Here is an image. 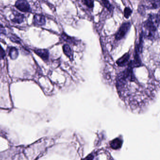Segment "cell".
I'll use <instances>...</instances> for the list:
<instances>
[{"label": "cell", "mask_w": 160, "mask_h": 160, "mask_svg": "<svg viewBox=\"0 0 160 160\" xmlns=\"http://www.w3.org/2000/svg\"><path fill=\"white\" fill-rule=\"evenodd\" d=\"M160 24L159 13H151L148 15V19L143 23L142 33L144 38L153 40Z\"/></svg>", "instance_id": "1"}, {"label": "cell", "mask_w": 160, "mask_h": 160, "mask_svg": "<svg viewBox=\"0 0 160 160\" xmlns=\"http://www.w3.org/2000/svg\"><path fill=\"white\" fill-rule=\"evenodd\" d=\"M131 27L130 22H125L121 25L118 32L115 35V39L117 40H120L124 38L127 34Z\"/></svg>", "instance_id": "2"}, {"label": "cell", "mask_w": 160, "mask_h": 160, "mask_svg": "<svg viewBox=\"0 0 160 160\" xmlns=\"http://www.w3.org/2000/svg\"><path fill=\"white\" fill-rule=\"evenodd\" d=\"M15 7L19 10L24 12H30L31 7L26 0H17L15 2Z\"/></svg>", "instance_id": "3"}, {"label": "cell", "mask_w": 160, "mask_h": 160, "mask_svg": "<svg viewBox=\"0 0 160 160\" xmlns=\"http://www.w3.org/2000/svg\"><path fill=\"white\" fill-rule=\"evenodd\" d=\"M147 4L142 5L145 9H157L160 7V0H146Z\"/></svg>", "instance_id": "4"}, {"label": "cell", "mask_w": 160, "mask_h": 160, "mask_svg": "<svg viewBox=\"0 0 160 160\" xmlns=\"http://www.w3.org/2000/svg\"><path fill=\"white\" fill-rule=\"evenodd\" d=\"M45 17L40 14H35L33 18V23L36 26H41L45 25Z\"/></svg>", "instance_id": "5"}, {"label": "cell", "mask_w": 160, "mask_h": 160, "mask_svg": "<svg viewBox=\"0 0 160 160\" xmlns=\"http://www.w3.org/2000/svg\"><path fill=\"white\" fill-rule=\"evenodd\" d=\"M34 53L40 57L44 61H47L49 59V53L46 49H34Z\"/></svg>", "instance_id": "6"}, {"label": "cell", "mask_w": 160, "mask_h": 160, "mask_svg": "<svg viewBox=\"0 0 160 160\" xmlns=\"http://www.w3.org/2000/svg\"><path fill=\"white\" fill-rule=\"evenodd\" d=\"M63 52L69 60L73 62L74 61L73 51L68 44H64L63 47Z\"/></svg>", "instance_id": "7"}, {"label": "cell", "mask_w": 160, "mask_h": 160, "mask_svg": "<svg viewBox=\"0 0 160 160\" xmlns=\"http://www.w3.org/2000/svg\"><path fill=\"white\" fill-rule=\"evenodd\" d=\"M13 14L14 16L13 19H12V21L13 23L18 24L23 23L25 19V16L24 14H22L15 10H14Z\"/></svg>", "instance_id": "8"}, {"label": "cell", "mask_w": 160, "mask_h": 160, "mask_svg": "<svg viewBox=\"0 0 160 160\" xmlns=\"http://www.w3.org/2000/svg\"><path fill=\"white\" fill-rule=\"evenodd\" d=\"M61 37H62V39L64 40L65 41H66L70 44H73L74 45H76L77 43L78 42V40H76L75 38L68 36L64 32H63L62 33V34H61Z\"/></svg>", "instance_id": "9"}, {"label": "cell", "mask_w": 160, "mask_h": 160, "mask_svg": "<svg viewBox=\"0 0 160 160\" xmlns=\"http://www.w3.org/2000/svg\"><path fill=\"white\" fill-rule=\"evenodd\" d=\"M8 48L9 55L10 58L12 60H15L17 58L19 54L18 49L13 47H10Z\"/></svg>", "instance_id": "10"}, {"label": "cell", "mask_w": 160, "mask_h": 160, "mask_svg": "<svg viewBox=\"0 0 160 160\" xmlns=\"http://www.w3.org/2000/svg\"><path fill=\"white\" fill-rule=\"evenodd\" d=\"M102 1L105 7L110 12H113L114 7L110 3L109 0H102Z\"/></svg>", "instance_id": "11"}, {"label": "cell", "mask_w": 160, "mask_h": 160, "mask_svg": "<svg viewBox=\"0 0 160 160\" xmlns=\"http://www.w3.org/2000/svg\"><path fill=\"white\" fill-rule=\"evenodd\" d=\"M9 37L12 42L17 43V44H21V40L15 34H10Z\"/></svg>", "instance_id": "12"}, {"label": "cell", "mask_w": 160, "mask_h": 160, "mask_svg": "<svg viewBox=\"0 0 160 160\" xmlns=\"http://www.w3.org/2000/svg\"><path fill=\"white\" fill-rule=\"evenodd\" d=\"M132 11L130 8L126 7L124 10V17L126 19H128L132 14Z\"/></svg>", "instance_id": "13"}, {"label": "cell", "mask_w": 160, "mask_h": 160, "mask_svg": "<svg viewBox=\"0 0 160 160\" xmlns=\"http://www.w3.org/2000/svg\"><path fill=\"white\" fill-rule=\"evenodd\" d=\"M85 3L89 8H93L94 6V0H84Z\"/></svg>", "instance_id": "14"}, {"label": "cell", "mask_w": 160, "mask_h": 160, "mask_svg": "<svg viewBox=\"0 0 160 160\" xmlns=\"http://www.w3.org/2000/svg\"><path fill=\"white\" fill-rule=\"evenodd\" d=\"M6 53L2 47L0 45V59H3L5 57Z\"/></svg>", "instance_id": "15"}, {"label": "cell", "mask_w": 160, "mask_h": 160, "mask_svg": "<svg viewBox=\"0 0 160 160\" xmlns=\"http://www.w3.org/2000/svg\"><path fill=\"white\" fill-rule=\"evenodd\" d=\"M4 34V35H6V31L4 29L3 26L0 24V34Z\"/></svg>", "instance_id": "16"}]
</instances>
